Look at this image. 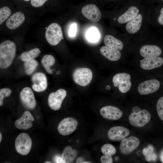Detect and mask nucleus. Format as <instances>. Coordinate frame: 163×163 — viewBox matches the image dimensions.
I'll list each match as a JSON object with an SVG mask.
<instances>
[{"label":"nucleus","instance_id":"16","mask_svg":"<svg viewBox=\"0 0 163 163\" xmlns=\"http://www.w3.org/2000/svg\"><path fill=\"white\" fill-rule=\"evenodd\" d=\"M141 68L145 70H150L161 66L163 64V58L155 56L144 58L140 61Z\"/></svg>","mask_w":163,"mask_h":163},{"label":"nucleus","instance_id":"8","mask_svg":"<svg viewBox=\"0 0 163 163\" xmlns=\"http://www.w3.org/2000/svg\"><path fill=\"white\" fill-rule=\"evenodd\" d=\"M66 95V91L62 88L50 93L48 98V102L50 108L54 110L59 109Z\"/></svg>","mask_w":163,"mask_h":163},{"label":"nucleus","instance_id":"22","mask_svg":"<svg viewBox=\"0 0 163 163\" xmlns=\"http://www.w3.org/2000/svg\"><path fill=\"white\" fill-rule=\"evenodd\" d=\"M104 42L106 46L111 49L121 50L123 48L122 42L111 35H106L104 38Z\"/></svg>","mask_w":163,"mask_h":163},{"label":"nucleus","instance_id":"4","mask_svg":"<svg viewBox=\"0 0 163 163\" xmlns=\"http://www.w3.org/2000/svg\"><path fill=\"white\" fill-rule=\"evenodd\" d=\"M72 77L76 83L82 86H86L89 84L92 79V72L88 68H78L74 71Z\"/></svg>","mask_w":163,"mask_h":163},{"label":"nucleus","instance_id":"30","mask_svg":"<svg viewBox=\"0 0 163 163\" xmlns=\"http://www.w3.org/2000/svg\"><path fill=\"white\" fill-rule=\"evenodd\" d=\"M11 11L8 7L5 6L0 9V24H2L11 14Z\"/></svg>","mask_w":163,"mask_h":163},{"label":"nucleus","instance_id":"29","mask_svg":"<svg viewBox=\"0 0 163 163\" xmlns=\"http://www.w3.org/2000/svg\"><path fill=\"white\" fill-rule=\"evenodd\" d=\"M101 151L104 155L112 156L116 153V150L113 145L107 143L102 146Z\"/></svg>","mask_w":163,"mask_h":163},{"label":"nucleus","instance_id":"19","mask_svg":"<svg viewBox=\"0 0 163 163\" xmlns=\"http://www.w3.org/2000/svg\"><path fill=\"white\" fill-rule=\"evenodd\" d=\"M140 53L143 57H151L160 55L162 51L159 47L156 45H147L141 47Z\"/></svg>","mask_w":163,"mask_h":163},{"label":"nucleus","instance_id":"38","mask_svg":"<svg viewBox=\"0 0 163 163\" xmlns=\"http://www.w3.org/2000/svg\"><path fill=\"white\" fill-rule=\"evenodd\" d=\"M141 110L140 108L137 106L134 107L132 108V111L133 113H137Z\"/></svg>","mask_w":163,"mask_h":163},{"label":"nucleus","instance_id":"12","mask_svg":"<svg viewBox=\"0 0 163 163\" xmlns=\"http://www.w3.org/2000/svg\"><path fill=\"white\" fill-rule=\"evenodd\" d=\"M81 11L84 17L94 22L99 21L101 17L100 11L94 4H89L84 6Z\"/></svg>","mask_w":163,"mask_h":163},{"label":"nucleus","instance_id":"27","mask_svg":"<svg viewBox=\"0 0 163 163\" xmlns=\"http://www.w3.org/2000/svg\"><path fill=\"white\" fill-rule=\"evenodd\" d=\"M38 65V62L34 59L25 61L24 64V67L26 74L28 75L31 74Z\"/></svg>","mask_w":163,"mask_h":163},{"label":"nucleus","instance_id":"1","mask_svg":"<svg viewBox=\"0 0 163 163\" xmlns=\"http://www.w3.org/2000/svg\"><path fill=\"white\" fill-rule=\"evenodd\" d=\"M16 46L14 43L6 40L0 44V67L5 69L11 64L15 57Z\"/></svg>","mask_w":163,"mask_h":163},{"label":"nucleus","instance_id":"13","mask_svg":"<svg viewBox=\"0 0 163 163\" xmlns=\"http://www.w3.org/2000/svg\"><path fill=\"white\" fill-rule=\"evenodd\" d=\"M32 87L37 92H41L45 90L47 87L46 77L43 73L38 72L34 73L32 76Z\"/></svg>","mask_w":163,"mask_h":163},{"label":"nucleus","instance_id":"14","mask_svg":"<svg viewBox=\"0 0 163 163\" xmlns=\"http://www.w3.org/2000/svg\"><path fill=\"white\" fill-rule=\"evenodd\" d=\"M100 113L105 119L115 120L120 119L123 113L117 107L109 105L102 107L100 110Z\"/></svg>","mask_w":163,"mask_h":163},{"label":"nucleus","instance_id":"36","mask_svg":"<svg viewBox=\"0 0 163 163\" xmlns=\"http://www.w3.org/2000/svg\"><path fill=\"white\" fill-rule=\"evenodd\" d=\"M158 23L161 25H163V7L160 11V14L158 18Z\"/></svg>","mask_w":163,"mask_h":163},{"label":"nucleus","instance_id":"26","mask_svg":"<svg viewBox=\"0 0 163 163\" xmlns=\"http://www.w3.org/2000/svg\"><path fill=\"white\" fill-rule=\"evenodd\" d=\"M40 53L41 51L39 48H34L29 51L23 53L21 55V58L24 61L33 59L37 57Z\"/></svg>","mask_w":163,"mask_h":163},{"label":"nucleus","instance_id":"25","mask_svg":"<svg viewBox=\"0 0 163 163\" xmlns=\"http://www.w3.org/2000/svg\"><path fill=\"white\" fill-rule=\"evenodd\" d=\"M55 60L54 57L51 55H46L42 58L41 63L46 72L51 74L53 72L50 69V66H53L55 63Z\"/></svg>","mask_w":163,"mask_h":163},{"label":"nucleus","instance_id":"18","mask_svg":"<svg viewBox=\"0 0 163 163\" xmlns=\"http://www.w3.org/2000/svg\"><path fill=\"white\" fill-rule=\"evenodd\" d=\"M25 18V16L23 13L21 12H16L8 18L6 22V25L10 29H15L23 23Z\"/></svg>","mask_w":163,"mask_h":163},{"label":"nucleus","instance_id":"42","mask_svg":"<svg viewBox=\"0 0 163 163\" xmlns=\"http://www.w3.org/2000/svg\"><path fill=\"white\" fill-rule=\"evenodd\" d=\"M60 73V71H58L56 72V73L58 75Z\"/></svg>","mask_w":163,"mask_h":163},{"label":"nucleus","instance_id":"17","mask_svg":"<svg viewBox=\"0 0 163 163\" xmlns=\"http://www.w3.org/2000/svg\"><path fill=\"white\" fill-rule=\"evenodd\" d=\"M34 118L31 113L28 111H25L22 116L15 121V125L19 129L26 130L31 127Z\"/></svg>","mask_w":163,"mask_h":163},{"label":"nucleus","instance_id":"45","mask_svg":"<svg viewBox=\"0 0 163 163\" xmlns=\"http://www.w3.org/2000/svg\"><path fill=\"white\" fill-rule=\"evenodd\" d=\"M24 0V1H30V0Z\"/></svg>","mask_w":163,"mask_h":163},{"label":"nucleus","instance_id":"41","mask_svg":"<svg viewBox=\"0 0 163 163\" xmlns=\"http://www.w3.org/2000/svg\"><path fill=\"white\" fill-rule=\"evenodd\" d=\"M161 161H162V162H163V154L162 155H161Z\"/></svg>","mask_w":163,"mask_h":163},{"label":"nucleus","instance_id":"44","mask_svg":"<svg viewBox=\"0 0 163 163\" xmlns=\"http://www.w3.org/2000/svg\"><path fill=\"white\" fill-rule=\"evenodd\" d=\"M44 163H50L51 162H50V161H46V162H44Z\"/></svg>","mask_w":163,"mask_h":163},{"label":"nucleus","instance_id":"31","mask_svg":"<svg viewBox=\"0 0 163 163\" xmlns=\"http://www.w3.org/2000/svg\"><path fill=\"white\" fill-rule=\"evenodd\" d=\"M156 107L159 117L163 121V97H161L158 100Z\"/></svg>","mask_w":163,"mask_h":163},{"label":"nucleus","instance_id":"35","mask_svg":"<svg viewBox=\"0 0 163 163\" xmlns=\"http://www.w3.org/2000/svg\"><path fill=\"white\" fill-rule=\"evenodd\" d=\"M100 160L102 163H112L113 162V158L111 156L103 155L101 157Z\"/></svg>","mask_w":163,"mask_h":163},{"label":"nucleus","instance_id":"5","mask_svg":"<svg viewBox=\"0 0 163 163\" xmlns=\"http://www.w3.org/2000/svg\"><path fill=\"white\" fill-rule=\"evenodd\" d=\"M151 115L146 110L142 109L139 112L132 113L129 117V123L132 126L141 127L146 124L150 121Z\"/></svg>","mask_w":163,"mask_h":163},{"label":"nucleus","instance_id":"11","mask_svg":"<svg viewBox=\"0 0 163 163\" xmlns=\"http://www.w3.org/2000/svg\"><path fill=\"white\" fill-rule=\"evenodd\" d=\"M160 85L159 81L156 79L146 80L140 83L137 89L139 93L143 95L154 93L157 91Z\"/></svg>","mask_w":163,"mask_h":163},{"label":"nucleus","instance_id":"7","mask_svg":"<svg viewBox=\"0 0 163 163\" xmlns=\"http://www.w3.org/2000/svg\"><path fill=\"white\" fill-rule=\"evenodd\" d=\"M78 122L75 119L71 117L64 118L59 123L57 129L59 134L63 136L68 135L76 129Z\"/></svg>","mask_w":163,"mask_h":163},{"label":"nucleus","instance_id":"23","mask_svg":"<svg viewBox=\"0 0 163 163\" xmlns=\"http://www.w3.org/2000/svg\"><path fill=\"white\" fill-rule=\"evenodd\" d=\"M139 11V10L136 7L131 6L125 13L119 17L118 22L121 24L128 22L135 17L138 14Z\"/></svg>","mask_w":163,"mask_h":163},{"label":"nucleus","instance_id":"6","mask_svg":"<svg viewBox=\"0 0 163 163\" xmlns=\"http://www.w3.org/2000/svg\"><path fill=\"white\" fill-rule=\"evenodd\" d=\"M130 75L127 73H120L114 75L112 79L113 86L118 87L119 91L126 93L130 89L132 84Z\"/></svg>","mask_w":163,"mask_h":163},{"label":"nucleus","instance_id":"20","mask_svg":"<svg viewBox=\"0 0 163 163\" xmlns=\"http://www.w3.org/2000/svg\"><path fill=\"white\" fill-rule=\"evenodd\" d=\"M142 20L141 14H138L135 17L127 22L126 29L129 34H133L137 32L140 29Z\"/></svg>","mask_w":163,"mask_h":163},{"label":"nucleus","instance_id":"9","mask_svg":"<svg viewBox=\"0 0 163 163\" xmlns=\"http://www.w3.org/2000/svg\"><path fill=\"white\" fill-rule=\"evenodd\" d=\"M140 141L138 138L134 136H131L128 138H124L121 142L120 150L123 155H128L138 146Z\"/></svg>","mask_w":163,"mask_h":163},{"label":"nucleus","instance_id":"15","mask_svg":"<svg viewBox=\"0 0 163 163\" xmlns=\"http://www.w3.org/2000/svg\"><path fill=\"white\" fill-rule=\"evenodd\" d=\"M129 133L128 129L122 126H116L110 129L108 132L107 136L111 141H119L128 136Z\"/></svg>","mask_w":163,"mask_h":163},{"label":"nucleus","instance_id":"37","mask_svg":"<svg viewBox=\"0 0 163 163\" xmlns=\"http://www.w3.org/2000/svg\"><path fill=\"white\" fill-rule=\"evenodd\" d=\"M53 160L55 163H63L61 156L59 155H55L54 157Z\"/></svg>","mask_w":163,"mask_h":163},{"label":"nucleus","instance_id":"24","mask_svg":"<svg viewBox=\"0 0 163 163\" xmlns=\"http://www.w3.org/2000/svg\"><path fill=\"white\" fill-rule=\"evenodd\" d=\"M77 152L70 146H67L64 148L61 155L63 163H72L76 158Z\"/></svg>","mask_w":163,"mask_h":163},{"label":"nucleus","instance_id":"33","mask_svg":"<svg viewBox=\"0 0 163 163\" xmlns=\"http://www.w3.org/2000/svg\"><path fill=\"white\" fill-rule=\"evenodd\" d=\"M48 0H31V4L34 7L42 6Z\"/></svg>","mask_w":163,"mask_h":163},{"label":"nucleus","instance_id":"2","mask_svg":"<svg viewBox=\"0 0 163 163\" xmlns=\"http://www.w3.org/2000/svg\"><path fill=\"white\" fill-rule=\"evenodd\" d=\"M45 36L47 42L52 46L56 45L63 39L61 27L55 23H52L47 27Z\"/></svg>","mask_w":163,"mask_h":163},{"label":"nucleus","instance_id":"28","mask_svg":"<svg viewBox=\"0 0 163 163\" xmlns=\"http://www.w3.org/2000/svg\"><path fill=\"white\" fill-rule=\"evenodd\" d=\"M99 33L95 27H92L90 28L87 32L86 37L87 39L91 42H95L99 39Z\"/></svg>","mask_w":163,"mask_h":163},{"label":"nucleus","instance_id":"46","mask_svg":"<svg viewBox=\"0 0 163 163\" xmlns=\"http://www.w3.org/2000/svg\"></svg>","mask_w":163,"mask_h":163},{"label":"nucleus","instance_id":"3","mask_svg":"<svg viewBox=\"0 0 163 163\" xmlns=\"http://www.w3.org/2000/svg\"><path fill=\"white\" fill-rule=\"evenodd\" d=\"M15 145L16 151L18 153L26 155L28 154L31 148V139L27 133H21L16 139Z\"/></svg>","mask_w":163,"mask_h":163},{"label":"nucleus","instance_id":"34","mask_svg":"<svg viewBox=\"0 0 163 163\" xmlns=\"http://www.w3.org/2000/svg\"><path fill=\"white\" fill-rule=\"evenodd\" d=\"M77 31V25L75 23L72 24L70 27L69 30V35L70 37H73L75 35Z\"/></svg>","mask_w":163,"mask_h":163},{"label":"nucleus","instance_id":"21","mask_svg":"<svg viewBox=\"0 0 163 163\" xmlns=\"http://www.w3.org/2000/svg\"><path fill=\"white\" fill-rule=\"evenodd\" d=\"M101 53L105 57L112 61L118 60L120 58L121 54L119 50L103 46L100 49Z\"/></svg>","mask_w":163,"mask_h":163},{"label":"nucleus","instance_id":"10","mask_svg":"<svg viewBox=\"0 0 163 163\" xmlns=\"http://www.w3.org/2000/svg\"><path fill=\"white\" fill-rule=\"evenodd\" d=\"M20 98L23 105L27 109H34L36 105V102L32 90L30 88H23L20 93Z\"/></svg>","mask_w":163,"mask_h":163},{"label":"nucleus","instance_id":"39","mask_svg":"<svg viewBox=\"0 0 163 163\" xmlns=\"http://www.w3.org/2000/svg\"><path fill=\"white\" fill-rule=\"evenodd\" d=\"M84 161V159L81 157L78 158L76 161V163H83Z\"/></svg>","mask_w":163,"mask_h":163},{"label":"nucleus","instance_id":"43","mask_svg":"<svg viewBox=\"0 0 163 163\" xmlns=\"http://www.w3.org/2000/svg\"><path fill=\"white\" fill-rule=\"evenodd\" d=\"M90 162H89L88 161H83V163H90Z\"/></svg>","mask_w":163,"mask_h":163},{"label":"nucleus","instance_id":"40","mask_svg":"<svg viewBox=\"0 0 163 163\" xmlns=\"http://www.w3.org/2000/svg\"><path fill=\"white\" fill-rule=\"evenodd\" d=\"M2 140V135L1 133H0V142H1V141Z\"/></svg>","mask_w":163,"mask_h":163},{"label":"nucleus","instance_id":"32","mask_svg":"<svg viewBox=\"0 0 163 163\" xmlns=\"http://www.w3.org/2000/svg\"><path fill=\"white\" fill-rule=\"evenodd\" d=\"M11 91L9 88H4L0 90V106L3 104V100L5 97H8L11 94Z\"/></svg>","mask_w":163,"mask_h":163}]
</instances>
